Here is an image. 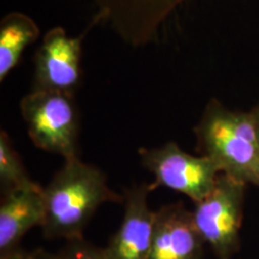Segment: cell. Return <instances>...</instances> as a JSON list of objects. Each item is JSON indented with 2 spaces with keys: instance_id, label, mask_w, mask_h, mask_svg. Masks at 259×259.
<instances>
[{
  "instance_id": "obj_1",
  "label": "cell",
  "mask_w": 259,
  "mask_h": 259,
  "mask_svg": "<svg viewBox=\"0 0 259 259\" xmlns=\"http://www.w3.org/2000/svg\"><path fill=\"white\" fill-rule=\"evenodd\" d=\"M65 163L44 189L45 219L42 233L48 239H83V232L96 210L107 202L124 200L109 189L102 170L80 161Z\"/></svg>"
},
{
  "instance_id": "obj_2",
  "label": "cell",
  "mask_w": 259,
  "mask_h": 259,
  "mask_svg": "<svg viewBox=\"0 0 259 259\" xmlns=\"http://www.w3.org/2000/svg\"><path fill=\"white\" fill-rule=\"evenodd\" d=\"M202 155L222 173L259 187V138L251 112L232 111L210 100L194 128Z\"/></svg>"
},
{
  "instance_id": "obj_3",
  "label": "cell",
  "mask_w": 259,
  "mask_h": 259,
  "mask_svg": "<svg viewBox=\"0 0 259 259\" xmlns=\"http://www.w3.org/2000/svg\"><path fill=\"white\" fill-rule=\"evenodd\" d=\"M21 113L35 147L67 158L78 156V113L72 95L31 90L21 100Z\"/></svg>"
},
{
  "instance_id": "obj_4",
  "label": "cell",
  "mask_w": 259,
  "mask_h": 259,
  "mask_svg": "<svg viewBox=\"0 0 259 259\" xmlns=\"http://www.w3.org/2000/svg\"><path fill=\"white\" fill-rule=\"evenodd\" d=\"M246 185L244 181L221 173L211 192L194 204V225L218 259H232L240 248Z\"/></svg>"
},
{
  "instance_id": "obj_5",
  "label": "cell",
  "mask_w": 259,
  "mask_h": 259,
  "mask_svg": "<svg viewBox=\"0 0 259 259\" xmlns=\"http://www.w3.org/2000/svg\"><path fill=\"white\" fill-rule=\"evenodd\" d=\"M139 157L155 178L151 190L167 187L185 194L194 204L211 192L222 173L211 157L191 155L174 142L158 148L141 149Z\"/></svg>"
},
{
  "instance_id": "obj_6",
  "label": "cell",
  "mask_w": 259,
  "mask_h": 259,
  "mask_svg": "<svg viewBox=\"0 0 259 259\" xmlns=\"http://www.w3.org/2000/svg\"><path fill=\"white\" fill-rule=\"evenodd\" d=\"M95 9V18L111 28L131 47H143L158 37L160 30L186 0H85Z\"/></svg>"
},
{
  "instance_id": "obj_7",
  "label": "cell",
  "mask_w": 259,
  "mask_h": 259,
  "mask_svg": "<svg viewBox=\"0 0 259 259\" xmlns=\"http://www.w3.org/2000/svg\"><path fill=\"white\" fill-rule=\"evenodd\" d=\"M82 36H69L61 27L48 30L35 58L32 90L73 95L82 78Z\"/></svg>"
},
{
  "instance_id": "obj_8",
  "label": "cell",
  "mask_w": 259,
  "mask_h": 259,
  "mask_svg": "<svg viewBox=\"0 0 259 259\" xmlns=\"http://www.w3.org/2000/svg\"><path fill=\"white\" fill-rule=\"evenodd\" d=\"M150 191L147 184L126 191L122 222L105 247L111 259H148L156 218L148 204Z\"/></svg>"
},
{
  "instance_id": "obj_9",
  "label": "cell",
  "mask_w": 259,
  "mask_h": 259,
  "mask_svg": "<svg viewBox=\"0 0 259 259\" xmlns=\"http://www.w3.org/2000/svg\"><path fill=\"white\" fill-rule=\"evenodd\" d=\"M204 246L192 211L183 204H169L157 210L148 259H202Z\"/></svg>"
},
{
  "instance_id": "obj_10",
  "label": "cell",
  "mask_w": 259,
  "mask_h": 259,
  "mask_svg": "<svg viewBox=\"0 0 259 259\" xmlns=\"http://www.w3.org/2000/svg\"><path fill=\"white\" fill-rule=\"evenodd\" d=\"M45 219L44 189L36 183L4 191L0 203V257L17 250L22 238Z\"/></svg>"
},
{
  "instance_id": "obj_11",
  "label": "cell",
  "mask_w": 259,
  "mask_h": 259,
  "mask_svg": "<svg viewBox=\"0 0 259 259\" xmlns=\"http://www.w3.org/2000/svg\"><path fill=\"white\" fill-rule=\"evenodd\" d=\"M40 36L32 18L22 12H11L0 22V82L17 66L27 47Z\"/></svg>"
},
{
  "instance_id": "obj_12",
  "label": "cell",
  "mask_w": 259,
  "mask_h": 259,
  "mask_svg": "<svg viewBox=\"0 0 259 259\" xmlns=\"http://www.w3.org/2000/svg\"><path fill=\"white\" fill-rule=\"evenodd\" d=\"M0 183L4 191L34 183L5 131L0 132Z\"/></svg>"
},
{
  "instance_id": "obj_13",
  "label": "cell",
  "mask_w": 259,
  "mask_h": 259,
  "mask_svg": "<svg viewBox=\"0 0 259 259\" xmlns=\"http://www.w3.org/2000/svg\"><path fill=\"white\" fill-rule=\"evenodd\" d=\"M56 259H111L106 253L105 248L96 247L84 239L69 241Z\"/></svg>"
},
{
  "instance_id": "obj_14",
  "label": "cell",
  "mask_w": 259,
  "mask_h": 259,
  "mask_svg": "<svg viewBox=\"0 0 259 259\" xmlns=\"http://www.w3.org/2000/svg\"><path fill=\"white\" fill-rule=\"evenodd\" d=\"M0 258L2 259H41V258L36 257L35 254L27 253V252L18 251V250H15V251L10 252V253H8V254L2 255Z\"/></svg>"
},
{
  "instance_id": "obj_15",
  "label": "cell",
  "mask_w": 259,
  "mask_h": 259,
  "mask_svg": "<svg viewBox=\"0 0 259 259\" xmlns=\"http://www.w3.org/2000/svg\"><path fill=\"white\" fill-rule=\"evenodd\" d=\"M251 114L254 119V124H255V128H257V134H258V138H259V105L255 106L253 109L251 111Z\"/></svg>"
},
{
  "instance_id": "obj_16",
  "label": "cell",
  "mask_w": 259,
  "mask_h": 259,
  "mask_svg": "<svg viewBox=\"0 0 259 259\" xmlns=\"http://www.w3.org/2000/svg\"><path fill=\"white\" fill-rule=\"evenodd\" d=\"M51 259H56V258H51Z\"/></svg>"
}]
</instances>
